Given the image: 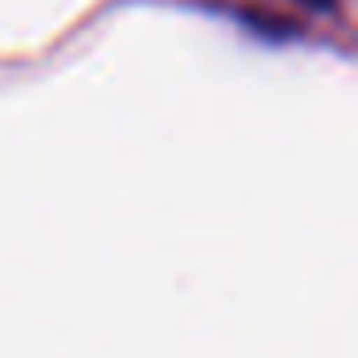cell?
Returning <instances> with one entry per match:
<instances>
[{"instance_id":"cell-1","label":"cell","mask_w":358,"mask_h":358,"mask_svg":"<svg viewBox=\"0 0 358 358\" xmlns=\"http://www.w3.org/2000/svg\"><path fill=\"white\" fill-rule=\"evenodd\" d=\"M304 4H312V8H331L335 0H304Z\"/></svg>"}]
</instances>
